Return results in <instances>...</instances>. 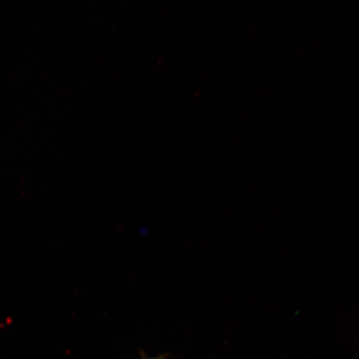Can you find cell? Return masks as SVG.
Instances as JSON below:
<instances>
[{"label": "cell", "mask_w": 359, "mask_h": 359, "mask_svg": "<svg viewBox=\"0 0 359 359\" xmlns=\"http://www.w3.org/2000/svg\"><path fill=\"white\" fill-rule=\"evenodd\" d=\"M143 359H165L164 358H161V357H157V358H143Z\"/></svg>", "instance_id": "1"}]
</instances>
